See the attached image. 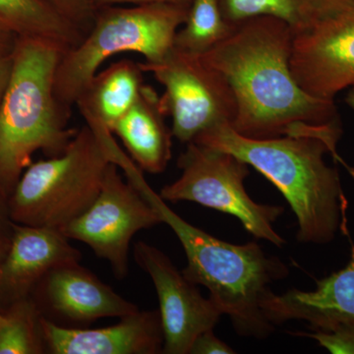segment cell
I'll list each match as a JSON object with an SVG mask.
<instances>
[{
    "mask_svg": "<svg viewBox=\"0 0 354 354\" xmlns=\"http://www.w3.org/2000/svg\"><path fill=\"white\" fill-rule=\"evenodd\" d=\"M295 31L274 16L235 24L227 38L203 53L234 91V131L250 139L310 135L337 144L342 122L335 100L305 92L291 73Z\"/></svg>",
    "mask_w": 354,
    "mask_h": 354,
    "instance_id": "cell-1",
    "label": "cell"
},
{
    "mask_svg": "<svg viewBox=\"0 0 354 354\" xmlns=\"http://www.w3.org/2000/svg\"><path fill=\"white\" fill-rule=\"evenodd\" d=\"M193 142L232 153L271 181L297 216L301 243H329L344 230L348 202L339 171L326 162L327 155L339 158L337 146L327 140L310 135L250 139L221 124Z\"/></svg>",
    "mask_w": 354,
    "mask_h": 354,
    "instance_id": "cell-2",
    "label": "cell"
},
{
    "mask_svg": "<svg viewBox=\"0 0 354 354\" xmlns=\"http://www.w3.org/2000/svg\"><path fill=\"white\" fill-rule=\"evenodd\" d=\"M127 179L145 195L183 245L187 259L184 277L208 288L209 297L223 315L230 317L237 334L259 339L269 337L274 326L266 319L261 302L272 283L288 276V266L267 255L256 241L228 243L191 225L148 185L141 171Z\"/></svg>",
    "mask_w": 354,
    "mask_h": 354,
    "instance_id": "cell-3",
    "label": "cell"
},
{
    "mask_svg": "<svg viewBox=\"0 0 354 354\" xmlns=\"http://www.w3.org/2000/svg\"><path fill=\"white\" fill-rule=\"evenodd\" d=\"M64 51L43 39L17 38L10 80L0 104V193L12 192L34 153L66 150L77 130L55 99V77Z\"/></svg>",
    "mask_w": 354,
    "mask_h": 354,
    "instance_id": "cell-4",
    "label": "cell"
},
{
    "mask_svg": "<svg viewBox=\"0 0 354 354\" xmlns=\"http://www.w3.org/2000/svg\"><path fill=\"white\" fill-rule=\"evenodd\" d=\"M118 149L113 133L85 123L64 153L25 169L11 192V218L62 230L94 202Z\"/></svg>",
    "mask_w": 354,
    "mask_h": 354,
    "instance_id": "cell-5",
    "label": "cell"
},
{
    "mask_svg": "<svg viewBox=\"0 0 354 354\" xmlns=\"http://www.w3.org/2000/svg\"><path fill=\"white\" fill-rule=\"evenodd\" d=\"M188 9L167 3L100 7L82 41L62 53L55 77V99L71 118L77 100L109 58L124 53L157 62L174 48Z\"/></svg>",
    "mask_w": 354,
    "mask_h": 354,
    "instance_id": "cell-6",
    "label": "cell"
},
{
    "mask_svg": "<svg viewBox=\"0 0 354 354\" xmlns=\"http://www.w3.org/2000/svg\"><path fill=\"white\" fill-rule=\"evenodd\" d=\"M177 160L180 176L160 189L164 201L194 202L239 218L255 239L281 248L285 239L274 228L281 206L259 204L249 196L245 180L249 165L232 153L190 142Z\"/></svg>",
    "mask_w": 354,
    "mask_h": 354,
    "instance_id": "cell-7",
    "label": "cell"
},
{
    "mask_svg": "<svg viewBox=\"0 0 354 354\" xmlns=\"http://www.w3.org/2000/svg\"><path fill=\"white\" fill-rule=\"evenodd\" d=\"M140 65L164 87L160 106L171 118L172 135L178 141L188 144L211 128L234 123L237 113L234 91L201 55L174 46L160 62Z\"/></svg>",
    "mask_w": 354,
    "mask_h": 354,
    "instance_id": "cell-8",
    "label": "cell"
},
{
    "mask_svg": "<svg viewBox=\"0 0 354 354\" xmlns=\"http://www.w3.org/2000/svg\"><path fill=\"white\" fill-rule=\"evenodd\" d=\"M160 223L155 207L136 185L124 180L120 167L111 162L94 202L62 232L70 241L82 242L97 257L108 261L114 276L123 279L129 269L133 237Z\"/></svg>",
    "mask_w": 354,
    "mask_h": 354,
    "instance_id": "cell-9",
    "label": "cell"
},
{
    "mask_svg": "<svg viewBox=\"0 0 354 354\" xmlns=\"http://www.w3.org/2000/svg\"><path fill=\"white\" fill-rule=\"evenodd\" d=\"M133 254L137 265L152 279L157 292L164 333L162 353L189 354L197 337L214 329L223 314L157 247L139 241Z\"/></svg>",
    "mask_w": 354,
    "mask_h": 354,
    "instance_id": "cell-10",
    "label": "cell"
},
{
    "mask_svg": "<svg viewBox=\"0 0 354 354\" xmlns=\"http://www.w3.org/2000/svg\"><path fill=\"white\" fill-rule=\"evenodd\" d=\"M291 73L305 92L335 100L354 86V10L295 34Z\"/></svg>",
    "mask_w": 354,
    "mask_h": 354,
    "instance_id": "cell-11",
    "label": "cell"
},
{
    "mask_svg": "<svg viewBox=\"0 0 354 354\" xmlns=\"http://www.w3.org/2000/svg\"><path fill=\"white\" fill-rule=\"evenodd\" d=\"M38 286L44 317L64 327L86 328L100 319L120 318L139 309L80 262L53 270Z\"/></svg>",
    "mask_w": 354,
    "mask_h": 354,
    "instance_id": "cell-12",
    "label": "cell"
},
{
    "mask_svg": "<svg viewBox=\"0 0 354 354\" xmlns=\"http://www.w3.org/2000/svg\"><path fill=\"white\" fill-rule=\"evenodd\" d=\"M261 309L274 327L295 320L308 323L315 332H333L354 325V245L348 265L317 279L315 290L291 288L283 295L269 291Z\"/></svg>",
    "mask_w": 354,
    "mask_h": 354,
    "instance_id": "cell-13",
    "label": "cell"
},
{
    "mask_svg": "<svg viewBox=\"0 0 354 354\" xmlns=\"http://www.w3.org/2000/svg\"><path fill=\"white\" fill-rule=\"evenodd\" d=\"M46 353L51 354L162 353L164 333L160 313L137 310L104 328H69L43 317Z\"/></svg>",
    "mask_w": 354,
    "mask_h": 354,
    "instance_id": "cell-14",
    "label": "cell"
},
{
    "mask_svg": "<svg viewBox=\"0 0 354 354\" xmlns=\"http://www.w3.org/2000/svg\"><path fill=\"white\" fill-rule=\"evenodd\" d=\"M82 254L57 228L16 225L0 271V290L21 300L53 270L80 262Z\"/></svg>",
    "mask_w": 354,
    "mask_h": 354,
    "instance_id": "cell-15",
    "label": "cell"
},
{
    "mask_svg": "<svg viewBox=\"0 0 354 354\" xmlns=\"http://www.w3.org/2000/svg\"><path fill=\"white\" fill-rule=\"evenodd\" d=\"M165 118L157 92L145 85L134 106L111 129L142 171L160 174L171 160L174 135Z\"/></svg>",
    "mask_w": 354,
    "mask_h": 354,
    "instance_id": "cell-16",
    "label": "cell"
},
{
    "mask_svg": "<svg viewBox=\"0 0 354 354\" xmlns=\"http://www.w3.org/2000/svg\"><path fill=\"white\" fill-rule=\"evenodd\" d=\"M144 73L141 65L130 59H121L97 72L75 104L85 123L111 132L138 100L145 86Z\"/></svg>",
    "mask_w": 354,
    "mask_h": 354,
    "instance_id": "cell-17",
    "label": "cell"
},
{
    "mask_svg": "<svg viewBox=\"0 0 354 354\" xmlns=\"http://www.w3.org/2000/svg\"><path fill=\"white\" fill-rule=\"evenodd\" d=\"M0 30L17 38L50 41L64 53L84 38L80 30L44 0H0Z\"/></svg>",
    "mask_w": 354,
    "mask_h": 354,
    "instance_id": "cell-18",
    "label": "cell"
},
{
    "mask_svg": "<svg viewBox=\"0 0 354 354\" xmlns=\"http://www.w3.org/2000/svg\"><path fill=\"white\" fill-rule=\"evenodd\" d=\"M232 28L223 17L218 0H192L185 22L176 32L174 46L203 55L227 38Z\"/></svg>",
    "mask_w": 354,
    "mask_h": 354,
    "instance_id": "cell-19",
    "label": "cell"
},
{
    "mask_svg": "<svg viewBox=\"0 0 354 354\" xmlns=\"http://www.w3.org/2000/svg\"><path fill=\"white\" fill-rule=\"evenodd\" d=\"M218 3L232 26L257 16H274L286 21L297 34L317 22L310 0H218Z\"/></svg>",
    "mask_w": 354,
    "mask_h": 354,
    "instance_id": "cell-20",
    "label": "cell"
},
{
    "mask_svg": "<svg viewBox=\"0 0 354 354\" xmlns=\"http://www.w3.org/2000/svg\"><path fill=\"white\" fill-rule=\"evenodd\" d=\"M6 317L0 327V354L46 353L38 305L21 299Z\"/></svg>",
    "mask_w": 354,
    "mask_h": 354,
    "instance_id": "cell-21",
    "label": "cell"
},
{
    "mask_svg": "<svg viewBox=\"0 0 354 354\" xmlns=\"http://www.w3.org/2000/svg\"><path fill=\"white\" fill-rule=\"evenodd\" d=\"M60 16L75 26L84 36L92 27L99 6L97 0H44Z\"/></svg>",
    "mask_w": 354,
    "mask_h": 354,
    "instance_id": "cell-22",
    "label": "cell"
},
{
    "mask_svg": "<svg viewBox=\"0 0 354 354\" xmlns=\"http://www.w3.org/2000/svg\"><path fill=\"white\" fill-rule=\"evenodd\" d=\"M293 335L308 337L319 346L334 354H354V325L341 328L333 332H298Z\"/></svg>",
    "mask_w": 354,
    "mask_h": 354,
    "instance_id": "cell-23",
    "label": "cell"
},
{
    "mask_svg": "<svg viewBox=\"0 0 354 354\" xmlns=\"http://www.w3.org/2000/svg\"><path fill=\"white\" fill-rule=\"evenodd\" d=\"M234 348L221 341L214 329L202 333L193 342L189 354H234Z\"/></svg>",
    "mask_w": 354,
    "mask_h": 354,
    "instance_id": "cell-24",
    "label": "cell"
},
{
    "mask_svg": "<svg viewBox=\"0 0 354 354\" xmlns=\"http://www.w3.org/2000/svg\"><path fill=\"white\" fill-rule=\"evenodd\" d=\"M317 21L354 10V0H310Z\"/></svg>",
    "mask_w": 354,
    "mask_h": 354,
    "instance_id": "cell-25",
    "label": "cell"
},
{
    "mask_svg": "<svg viewBox=\"0 0 354 354\" xmlns=\"http://www.w3.org/2000/svg\"><path fill=\"white\" fill-rule=\"evenodd\" d=\"M167 3L189 8L192 0H97V6H122V4Z\"/></svg>",
    "mask_w": 354,
    "mask_h": 354,
    "instance_id": "cell-26",
    "label": "cell"
},
{
    "mask_svg": "<svg viewBox=\"0 0 354 354\" xmlns=\"http://www.w3.org/2000/svg\"><path fill=\"white\" fill-rule=\"evenodd\" d=\"M13 67V53L6 57H0V104L6 94L7 86L10 80Z\"/></svg>",
    "mask_w": 354,
    "mask_h": 354,
    "instance_id": "cell-27",
    "label": "cell"
},
{
    "mask_svg": "<svg viewBox=\"0 0 354 354\" xmlns=\"http://www.w3.org/2000/svg\"><path fill=\"white\" fill-rule=\"evenodd\" d=\"M17 37L0 30V57L12 55Z\"/></svg>",
    "mask_w": 354,
    "mask_h": 354,
    "instance_id": "cell-28",
    "label": "cell"
},
{
    "mask_svg": "<svg viewBox=\"0 0 354 354\" xmlns=\"http://www.w3.org/2000/svg\"><path fill=\"white\" fill-rule=\"evenodd\" d=\"M346 104L354 111V86L348 88L346 97Z\"/></svg>",
    "mask_w": 354,
    "mask_h": 354,
    "instance_id": "cell-29",
    "label": "cell"
},
{
    "mask_svg": "<svg viewBox=\"0 0 354 354\" xmlns=\"http://www.w3.org/2000/svg\"><path fill=\"white\" fill-rule=\"evenodd\" d=\"M3 246H2L1 241H0V271H1V265L2 262H3Z\"/></svg>",
    "mask_w": 354,
    "mask_h": 354,
    "instance_id": "cell-30",
    "label": "cell"
},
{
    "mask_svg": "<svg viewBox=\"0 0 354 354\" xmlns=\"http://www.w3.org/2000/svg\"><path fill=\"white\" fill-rule=\"evenodd\" d=\"M6 317L3 315V314H0V327L3 325V323L6 322Z\"/></svg>",
    "mask_w": 354,
    "mask_h": 354,
    "instance_id": "cell-31",
    "label": "cell"
}]
</instances>
